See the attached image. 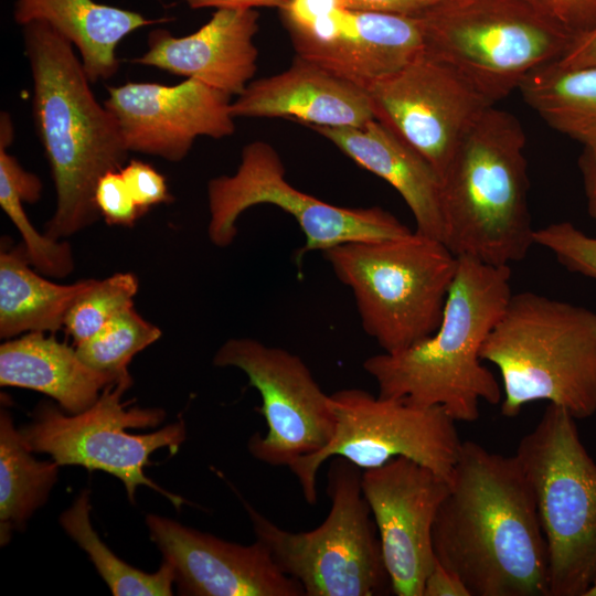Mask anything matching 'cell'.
<instances>
[{"mask_svg":"<svg viewBox=\"0 0 596 596\" xmlns=\"http://www.w3.org/2000/svg\"><path fill=\"white\" fill-rule=\"evenodd\" d=\"M290 39L296 55L363 88L402 70L425 50L417 17L344 7Z\"/></svg>","mask_w":596,"mask_h":596,"instance_id":"obj_18","label":"cell"},{"mask_svg":"<svg viewBox=\"0 0 596 596\" xmlns=\"http://www.w3.org/2000/svg\"><path fill=\"white\" fill-rule=\"evenodd\" d=\"M285 172L272 145L253 141L244 146L235 173L207 183V236L212 244L230 246L237 236L241 214L258 204L277 206L297 222L305 236L298 259L312 251L323 253L348 242L400 237L412 232L382 207L338 206L302 192L288 182Z\"/></svg>","mask_w":596,"mask_h":596,"instance_id":"obj_11","label":"cell"},{"mask_svg":"<svg viewBox=\"0 0 596 596\" xmlns=\"http://www.w3.org/2000/svg\"><path fill=\"white\" fill-rule=\"evenodd\" d=\"M365 89L375 119L440 177L466 134L493 106L456 68L425 53Z\"/></svg>","mask_w":596,"mask_h":596,"instance_id":"obj_14","label":"cell"},{"mask_svg":"<svg viewBox=\"0 0 596 596\" xmlns=\"http://www.w3.org/2000/svg\"><path fill=\"white\" fill-rule=\"evenodd\" d=\"M23 39L33 119L56 193L45 235L61 240L100 216L96 185L126 163L129 151L115 116L93 94L73 44L43 21L23 25Z\"/></svg>","mask_w":596,"mask_h":596,"instance_id":"obj_2","label":"cell"},{"mask_svg":"<svg viewBox=\"0 0 596 596\" xmlns=\"http://www.w3.org/2000/svg\"><path fill=\"white\" fill-rule=\"evenodd\" d=\"M362 471L331 458L327 473L330 510L306 532L287 531L243 501L256 540L306 596H377L392 592L377 529L363 496Z\"/></svg>","mask_w":596,"mask_h":596,"instance_id":"obj_9","label":"cell"},{"mask_svg":"<svg viewBox=\"0 0 596 596\" xmlns=\"http://www.w3.org/2000/svg\"><path fill=\"white\" fill-rule=\"evenodd\" d=\"M361 487L377 529L392 592L423 596L436 562L433 526L450 482L426 466L396 457L363 470Z\"/></svg>","mask_w":596,"mask_h":596,"instance_id":"obj_15","label":"cell"},{"mask_svg":"<svg viewBox=\"0 0 596 596\" xmlns=\"http://www.w3.org/2000/svg\"><path fill=\"white\" fill-rule=\"evenodd\" d=\"M480 358L501 375V414L535 401L576 419L596 413V312L532 291L512 294Z\"/></svg>","mask_w":596,"mask_h":596,"instance_id":"obj_5","label":"cell"},{"mask_svg":"<svg viewBox=\"0 0 596 596\" xmlns=\"http://www.w3.org/2000/svg\"><path fill=\"white\" fill-rule=\"evenodd\" d=\"M160 336L161 331L156 326L130 307L96 334L76 344L75 350L89 368L123 377L130 375L128 364L131 359Z\"/></svg>","mask_w":596,"mask_h":596,"instance_id":"obj_29","label":"cell"},{"mask_svg":"<svg viewBox=\"0 0 596 596\" xmlns=\"http://www.w3.org/2000/svg\"><path fill=\"white\" fill-rule=\"evenodd\" d=\"M353 294L364 332L384 353H398L438 328L458 257L440 241L416 231L354 241L323 253Z\"/></svg>","mask_w":596,"mask_h":596,"instance_id":"obj_6","label":"cell"},{"mask_svg":"<svg viewBox=\"0 0 596 596\" xmlns=\"http://www.w3.org/2000/svg\"><path fill=\"white\" fill-rule=\"evenodd\" d=\"M13 138L9 134L0 135V205L17 226L31 265L49 276L65 277L74 266L71 247L66 242L40 234L31 224L23 203L40 199L42 183L8 152Z\"/></svg>","mask_w":596,"mask_h":596,"instance_id":"obj_27","label":"cell"},{"mask_svg":"<svg viewBox=\"0 0 596 596\" xmlns=\"http://www.w3.org/2000/svg\"><path fill=\"white\" fill-rule=\"evenodd\" d=\"M231 111L323 127L358 128L375 119L365 88L298 55L286 71L252 81Z\"/></svg>","mask_w":596,"mask_h":596,"instance_id":"obj_20","label":"cell"},{"mask_svg":"<svg viewBox=\"0 0 596 596\" xmlns=\"http://www.w3.org/2000/svg\"><path fill=\"white\" fill-rule=\"evenodd\" d=\"M25 446L8 411L0 416V541L6 545L15 530L45 503L57 480L60 465L39 461Z\"/></svg>","mask_w":596,"mask_h":596,"instance_id":"obj_26","label":"cell"},{"mask_svg":"<svg viewBox=\"0 0 596 596\" xmlns=\"http://www.w3.org/2000/svg\"><path fill=\"white\" fill-rule=\"evenodd\" d=\"M146 524L172 567L180 595L306 596L257 540L241 545L155 514L147 515Z\"/></svg>","mask_w":596,"mask_h":596,"instance_id":"obj_17","label":"cell"},{"mask_svg":"<svg viewBox=\"0 0 596 596\" xmlns=\"http://www.w3.org/2000/svg\"><path fill=\"white\" fill-rule=\"evenodd\" d=\"M525 143L519 119L494 106L460 141L441 175L443 243L457 257L510 266L535 244Z\"/></svg>","mask_w":596,"mask_h":596,"instance_id":"obj_4","label":"cell"},{"mask_svg":"<svg viewBox=\"0 0 596 596\" xmlns=\"http://www.w3.org/2000/svg\"><path fill=\"white\" fill-rule=\"evenodd\" d=\"M586 596H596V585L587 593Z\"/></svg>","mask_w":596,"mask_h":596,"instance_id":"obj_40","label":"cell"},{"mask_svg":"<svg viewBox=\"0 0 596 596\" xmlns=\"http://www.w3.org/2000/svg\"><path fill=\"white\" fill-rule=\"evenodd\" d=\"M104 105L115 116L128 151L178 162L200 136L235 131L228 94L195 79L177 85L128 82L108 87Z\"/></svg>","mask_w":596,"mask_h":596,"instance_id":"obj_16","label":"cell"},{"mask_svg":"<svg viewBox=\"0 0 596 596\" xmlns=\"http://www.w3.org/2000/svg\"><path fill=\"white\" fill-rule=\"evenodd\" d=\"M345 9L416 17L440 0H339Z\"/></svg>","mask_w":596,"mask_h":596,"instance_id":"obj_35","label":"cell"},{"mask_svg":"<svg viewBox=\"0 0 596 596\" xmlns=\"http://www.w3.org/2000/svg\"><path fill=\"white\" fill-rule=\"evenodd\" d=\"M95 203L108 224L132 226L145 213L136 204L119 170L108 171L98 181Z\"/></svg>","mask_w":596,"mask_h":596,"instance_id":"obj_32","label":"cell"},{"mask_svg":"<svg viewBox=\"0 0 596 596\" xmlns=\"http://www.w3.org/2000/svg\"><path fill=\"white\" fill-rule=\"evenodd\" d=\"M456 1H464V0H456Z\"/></svg>","mask_w":596,"mask_h":596,"instance_id":"obj_41","label":"cell"},{"mask_svg":"<svg viewBox=\"0 0 596 596\" xmlns=\"http://www.w3.org/2000/svg\"><path fill=\"white\" fill-rule=\"evenodd\" d=\"M574 38L596 26V0H530Z\"/></svg>","mask_w":596,"mask_h":596,"instance_id":"obj_34","label":"cell"},{"mask_svg":"<svg viewBox=\"0 0 596 596\" xmlns=\"http://www.w3.org/2000/svg\"><path fill=\"white\" fill-rule=\"evenodd\" d=\"M510 278V266L458 257L436 331L404 351L364 360L379 395L441 407L456 422L478 419L481 401L500 404L502 387L480 351L512 295Z\"/></svg>","mask_w":596,"mask_h":596,"instance_id":"obj_3","label":"cell"},{"mask_svg":"<svg viewBox=\"0 0 596 596\" xmlns=\"http://www.w3.org/2000/svg\"><path fill=\"white\" fill-rule=\"evenodd\" d=\"M14 21L25 25L43 21L67 39L81 55L91 83L108 79L119 63L116 49L139 28L169 19H147L142 14L94 0H17Z\"/></svg>","mask_w":596,"mask_h":596,"instance_id":"obj_23","label":"cell"},{"mask_svg":"<svg viewBox=\"0 0 596 596\" xmlns=\"http://www.w3.org/2000/svg\"><path fill=\"white\" fill-rule=\"evenodd\" d=\"M330 401L336 417L332 439L322 450L288 466L308 504L318 501L317 475L321 465L336 456L361 470L406 457L450 482L462 440L456 421L441 407L375 396L355 387L334 392Z\"/></svg>","mask_w":596,"mask_h":596,"instance_id":"obj_10","label":"cell"},{"mask_svg":"<svg viewBox=\"0 0 596 596\" xmlns=\"http://www.w3.org/2000/svg\"><path fill=\"white\" fill-rule=\"evenodd\" d=\"M423 596H471L465 583L437 560L427 575Z\"/></svg>","mask_w":596,"mask_h":596,"instance_id":"obj_36","label":"cell"},{"mask_svg":"<svg viewBox=\"0 0 596 596\" xmlns=\"http://www.w3.org/2000/svg\"><path fill=\"white\" fill-rule=\"evenodd\" d=\"M416 17L424 53L456 68L492 105L574 40L530 0H440Z\"/></svg>","mask_w":596,"mask_h":596,"instance_id":"obj_8","label":"cell"},{"mask_svg":"<svg viewBox=\"0 0 596 596\" xmlns=\"http://www.w3.org/2000/svg\"><path fill=\"white\" fill-rule=\"evenodd\" d=\"M587 211L596 224V148H583L578 158Z\"/></svg>","mask_w":596,"mask_h":596,"instance_id":"obj_38","label":"cell"},{"mask_svg":"<svg viewBox=\"0 0 596 596\" xmlns=\"http://www.w3.org/2000/svg\"><path fill=\"white\" fill-rule=\"evenodd\" d=\"M130 384L129 375L107 385L92 406L77 414L64 415L54 405L43 403L20 434L31 451L49 454L60 466L78 465L120 479L131 502L136 489L147 486L179 508L182 498L148 479L143 468L155 450L178 449L185 439V425L179 421L151 434L127 433V428L157 426L166 416L160 408H126L127 403L120 400Z\"/></svg>","mask_w":596,"mask_h":596,"instance_id":"obj_12","label":"cell"},{"mask_svg":"<svg viewBox=\"0 0 596 596\" xmlns=\"http://www.w3.org/2000/svg\"><path fill=\"white\" fill-rule=\"evenodd\" d=\"M534 243L550 251L571 273L596 280V236L571 222H557L535 230Z\"/></svg>","mask_w":596,"mask_h":596,"instance_id":"obj_31","label":"cell"},{"mask_svg":"<svg viewBox=\"0 0 596 596\" xmlns=\"http://www.w3.org/2000/svg\"><path fill=\"white\" fill-rule=\"evenodd\" d=\"M556 62L566 67H596V26L574 38Z\"/></svg>","mask_w":596,"mask_h":596,"instance_id":"obj_37","label":"cell"},{"mask_svg":"<svg viewBox=\"0 0 596 596\" xmlns=\"http://www.w3.org/2000/svg\"><path fill=\"white\" fill-rule=\"evenodd\" d=\"M138 280L130 273L93 279L66 315L64 327L75 345L89 339L116 316L132 307Z\"/></svg>","mask_w":596,"mask_h":596,"instance_id":"obj_30","label":"cell"},{"mask_svg":"<svg viewBox=\"0 0 596 596\" xmlns=\"http://www.w3.org/2000/svg\"><path fill=\"white\" fill-rule=\"evenodd\" d=\"M518 91L551 128L596 148V67L553 62L530 73Z\"/></svg>","mask_w":596,"mask_h":596,"instance_id":"obj_25","label":"cell"},{"mask_svg":"<svg viewBox=\"0 0 596 596\" xmlns=\"http://www.w3.org/2000/svg\"><path fill=\"white\" fill-rule=\"evenodd\" d=\"M136 204L146 213L151 206L171 202L164 177L149 163L131 159L119 169Z\"/></svg>","mask_w":596,"mask_h":596,"instance_id":"obj_33","label":"cell"},{"mask_svg":"<svg viewBox=\"0 0 596 596\" xmlns=\"http://www.w3.org/2000/svg\"><path fill=\"white\" fill-rule=\"evenodd\" d=\"M216 366L243 371L262 398L267 432L248 440L251 455L270 466H286L322 450L332 439L336 417L326 394L304 360L252 338H233L216 351Z\"/></svg>","mask_w":596,"mask_h":596,"instance_id":"obj_13","label":"cell"},{"mask_svg":"<svg viewBox=\"0 0 596 596\" xmlns=\"http://www.w3.org/2000/svg\"><path fill=\"white\" fill-rule=\"evenodd\" d=\"M258 18L255 9H217L203 26L185 36L153 30L148 35V51L132 62L238 96L257 70L254 38Z\"/></svg>","mask_w":596,"mask_h":596,"instance_id":"obj_19","label":"cell"},{"mask_svg":"<svg viewBox=\"0 0 596 596\" xmlns=\"http://www.w3.org/2000/svg\"><path fill=\"white\" fill-rule=\"evenodd\" d=\"M89 494L83 491L60 517L65 532L82 547L115 596H170L174 583L170 564L162 560L156 573H145L121 561L107 547L89 521Z\"/></svg>","mask_w":596,"mask_h":596,"instance_id":"obj_28","label":"cell"},{"mask_svg":"<svg viewBox=\"0 0 596 596\" xmlns=\"http://www.w3.org/2000/svg\"><path fill=\"white\" fill-rule=\"evenodd\" d=\"M433 547L471 596H550L546 542L515 455L462 441L434 522Z\"/></svg>","mask_w":596,"mask_h":596,"instance_id":"obj_1","label":"cell"},{"mask_svg":"<svg viewBox=\"0 0 596 596\" xmlns=\"http://www.w3.org/2000/svg\"><path fill=\"white\" fill-rule=\"evenodd\" d=\"M308 127L358 166L391 184L412 212L415 231L443 242L441 177L418 152L376 119L358 128Z\"/></svg>","mask_w":596,"mask_h":596,"instance_id":"obj_21","label":"cell"},{"mask_svg":"<svg viewBox=\"0 0 596 596\" xmlns=\"http://www.w3.org/2000/svg\"><path fill=\"white\" fill-rule=\"evenodd\" d=\"M576 421L549 403L514 454L546 542L550 596H586L596 585V461Z\"/></svg>","mask_w":596,"mask_h":596,"instance_id":"obj_7","label":"cell"},{"mask_svg":"<svg viewBox=\"0 0 596 596\" xmlns=\"http://www.w3.org/2000/svg\"><path fill=\"white\" fill-rule=\"evenodd\" d=\"M190 8H216V9H255L276 8L283 9L288 0H185Z\"/></svg>","mask_w":596,"mask_h":596,"instance_id":"obj_39","label":"cell"},{"mask_svg":"<svg viewBox=\"0 0 596 596\" xmlns=\"http://www.w3.org/2000/svg\"><path fill=\"white\" fill-rule=\"evenodd\" d=\"M123 377L89 368L75 349L44 332H29L0 347L1 386L44 393L71 414L87 409Z\"/></svg>","mask_w":596,"mask_h":596,"instance_id":"obj_22","label":"cell"},{"mask_svg":"<svg viewBox=\"0 0 596 596\" xmlns=\"http://www.w3.org/2000/svg\"><path fill=\"white\" fill-rule=\"evenodd\" d=\"M22 246L0 253V336L55 332L64 326L71 307L93 279L61 285L29 267Z\"/></svg>","mask_w":596,"mask_h":596,"instance_id":"obj_24","label":"cell"}]
</instances>
